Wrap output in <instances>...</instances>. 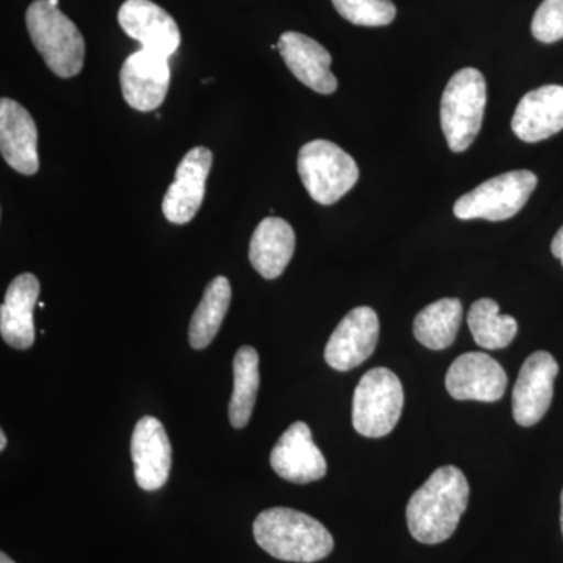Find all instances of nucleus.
Wrapping results in <instances>:
<instances>
[{
  "label": "nucleus",
  "instance_id": "f257e3e1",
  "mask_svg": "<svg viewBox=\"0 0 563 563\" xmlns=\"http://www.w3.org/2000/svg\"><path fill=\"white\" fill-rule=\"evenodd\" d=\"M470 501V485L457 466L446 465L413 493L407 504V526L417 542H446L461 523Z\"/></svg>",
  "mask_w": 563,
  "mask_h": 563
},
{
  "label": "nucleus",
  "instance_id": "f03ea898",
  "mask_svg": "<svg viewBox=\"0 0 563 563\" xmlns=\"http://www.w3.org/2000/svg\"><path fill=\"white\" fill-rule=\"evenodd\" d=\"M254 537L263 551L284 562H320L335 544L320 521L288 507L263 510L255 518Z\"/></svg>",
  "mask_w": 563,
  "mask_h": 563
},
{
  "label": "nucleus",
  "instance_id": "7ed1b4c3",
  "mask_svg": "<svg viewBox=\"0 0 563 563\" xmlns=\"http://www.w3.org/2000/svg\"><path fill=\"white\" fill-rule=\"evenodd\" d=\"M25 22L47 68L62 79L76 77L85 63V40L77 25L49 0H35L29 7Z\"/></svg>",
  "mask_w": 563,
  "mask_h": 563
},
{
  "label": "nucleus",
  "instance_id": "20e7f679",
  "mask_svg": "<svg viewBox=\"0 0 563 563\" xmlns=\"http://www.w3.org/2000/svg\"><path fill=\"white\" fill-rule=\"evenodd\" d=\"M487 84L481 70L463 68L448 81L440 107V121L448 146L463 152L472 146L483 128Z\"/></svg>",
  "mask_w": 563,
  "mask_h": 563
},
{
  "label": "nucleus",
  "instance_id": "39448f33",
  "mask_svg": "<svg viewBox=\"0 0 563 563\" xmlns=\"http://www.w3.org/2000/svg\"><path fill=\"white\" fill-rule=\"evenodd\" d=\"M298 173L313 201L322 206L339 202L361 177L354 158L328 140L303 144L298 155Z\"/></svg>",
  "mask_w": 563,
  "mask_h": 563
},
{
  "label": "nucleus",
  "instance_id": "423d86ee",
  "mask_svg": "<svg viewBox=\"0 0 563 563\" xmlns=\"http://www.w3.org/2000/svg\"><path fill=\"white\" fill-rule=\"evenodd\" d=\"M404 407L401 380L388 368L369 369L352 401V424L366 439L388 435L398 424Z\"/></svg>",
  "mask_w": 563,
  "mask_h": 563
},
{
  "label": "nucleus",
  "instance_id": "0eeeda50",
  "mask_svg": "<svg viewBox=\"0 0 563 563\" xmlns=\"http://www.w3.org/2000/svg\"><path fill=\"white\" fill-rule=\"evenodd\" d=\"M537 184L536 174L526 169L499 174L459 198L454 203V214L463 221L509 220L523 209Z\"/></svg>",
  "mask_w": 563,
  "mask_h": 563
},
{
  "label": "nucleus",
  "instance_id": "6e6552de",
  "mask_svg": "<svg viewBox=\"0 0 563 563\" xmlns=\"http://www.w3.org/2000/svg\"><path fill=\"white\" fill-rule=\"evenodd\" d=\"M379 318L372 307H355L325 344L324 358L336 372H351L368 361L379 342Z\"/></svg>",
  "mask_w": 563,
  "mask_h": 563
},
{
  "label": "nucleus",
  "instance_id": "1a4fd4ad",
  "mask_svg": "<svg viewBox=\"0 0 563 563\" xmlns=\"http://www.w3.org/2000/svg\"><path fill=\"white\" fill-rule=\"evenodd\" d=\"M558 374L559 363L550 352L537 351L526 358L512 393V412L518 424L531 428L547 415Z\"/></svg>",
  "mask_w": 563,
  "mask_h": 563
},
{
  "label": "nucleus",
  "instance_id": "9d476101",
  "mask_svg": "<svg viewBox=\"0 0 563 563\" xmlns=\"http://www.w3.org/2000/svg\"><path fill=\"white\" fill-rule=\"evenodd\" d=\"M120 81L122 96L132 109L157 110L172 84L169 58L144 49L133 52L122 63Z\"/></svg>",
  "mask_w": 563,
  "mask_h": 563
},
{
  "label": "nucleus",
  "instance_id": "9b49d317",
  "mask_svg": "<svg viewBox=\"0 0 563 563\" xmlns=\"http://www.w3.org/2000/svg\"><path fill=\"white\" fill-rule=\"evenodd\" d=\"M446 390L457 401L496 402L507 388L501 365L484 352H466L446 373Z\"/></svg>",
  "mask_w": 563,
  "mask_h": 563
},
{
  "label": "nucleus",
  "instance_id": "f8f14e48",
  "mask_svg": "<svg viewBox=\"0 0 563 563\" xmlns=\"http://www.w3.org/2000/svg\"><path fill=\"white\" fill-rule=\"evenodd\" d=\"M274 472L292 484H310L328 473V462L313 442L312 431L302 421L292 422L274 444L269 455Z\"/></svg>",
  "mask_w": 563,
  "mask_h": 563
},
{
  "label": "nucleus",
  "instance_id": "ddd939ff",
  "mask_svg": "<svg viewBox=\"0 0 563 563\" xmlns=\"http://www.w3.org/2000/svg\"><path fill=\"white\" fill-rule=\"evenodd\" d=\"M213 163V154L207 147H192L176 169V179L169 185L162 210L173 224H187L196 217L206 196V184Z\"/></svg>",
  "mask_w": 563,
  "mask_h": 563
},
{
  "label": "nucleus",
  "instance_id": "4468645a",
  "mask_svg": "<svg viewBox=\"0 0 563 563\" xmlns=\"http://www.w3.org/2000/svg\"><path fill=\"white\" fill-rule=\"evenodd\" d=\"M122 31L139 41L141 49L169 58L180 46V31L168 11L151 0H125L118 13Z\"/></svg>",
  "mask_w": 563,
  "mask_h": 563
},
{
  "label": "nucleus",
  "instance_id": "2eb2a0df",
  "mask_svg": "<svg viewBox=\"0 0 563 563\" xmlns=\"http://www.w3.org/2000/svg\"><path fill=\"white\" fill-rule=\"evenodd\" d=\"M131 454L136 484L146 492L161 490L172 472L173 450L165 426L143 417L133 429Z\"/></svg>",
  "mask_w": 563,
  "mask_h": 563
},
{
  "label": "nucleus",
  "instance_id": "dca6fc26",
  "mask_svg": "<svg viewBox=\"0 0 563 563\" xmlns=\"http://www.w3.org/2000/svg\"><path fill=\"white\" fill-rule=\"evenodd\" d=\"M0 152L14 172L24 176L38 173V129L32 114L9 98L0 101Z\"/></svg>",
  "mask_w": 563,
  "mask_h": 563
},
{
  "label": "nucleus",
  "instance_id": "f3484780",
  "mask_svg": "<svg viewBox=\"0 0 563 563\" xmlns=\"http://www.w3.org/2000/svg\"><path fill=\"white\" fill-rule=\"evenodd\" d=\"M277 49L292 76L310 90L320 95H332L339 81L331 70L332 55L310 36L298 32H285Z\"/></svg>",
  "mask_w": 563,
  "mask_h": 563
},
{
  "label": "nucleus",
  "instance_id": "a211bd4d",
  "mask_svg": "<svg viewBox=\"0 0 563 563\" xmlns=\"http://www.w3.org/2000/svg\"><path fill=\"white\" fill-rule=\"evenodd\" d=\"M515 135L539 143L563 131V87L544 85L521 98L512 118Z\"/></svg>",
  "mask_w": 563,
  "mask_h": 563
},
{
  "label": "nucleus",
  "instance_id": "6ab92c4d",
  "mask_svg": "<svg viewBox=\"0 0 563 563\" xmlns=\"http://www.w3.org/2000/svg\"><path fill=\"white\" fill-rule=\"evenodd\" d=\"M40 280L31 273L11 282L5 301L0 307V333L14 350H29L35 343L33 312L40 296Z\"/></svg>",
  "mask_w": 563,
  "mask_h": 563
},
{
  "label": "nucleus",
  "instance_id": "aec40b11",
  "mask_svg": "<svg viewBox=\"0 0 563 563\" xmlns=\"http://www.w3.org/2000/svg\"><path fill=\"white\" fill-rule=\"evenodd\" d=\"M296 235L282 218H265L255 229L250 243V262L265 279L284 274L295 254Z\"/></svg>",
  "mask_w": 563,
  "mask_h": 563
},
{
  "label": "nucleus",
  "instance_id": "412c9836",
  "mask_svg": "<svg viewBox=\"0 0 563 563\" xmlns=\"http://www.w3.org/2000/svg\"><path fill=\"white\" fill-rule=\"evenodd\" d=\"M463 317L462 302L455 298H444L429 303L417 314L413 321V335L432 351L450 347L461 329Z\"/></svg>",
  "mask_w": 563,
  "mask_h": 563
},
{
  "label": "nucleus",
  "instance_id": "4be33fe9",
  "mask_svg": "<svg viewBox=\"0 0 563 563\" xmlns=\"http://www.w3.org/2000/svg\"><path fill=\"white\" fill-rule=\"evenodd\" d=\"M232 301V287L228 277L218 276L207 285L202 301L195 310L188 339L192 350H206L220 332L222 321Z\"/></svg>",
  "mask_w": 563,
  "mask_h": 563
},
{
  "label": "nucleus",
  "instance_id": "5701e85b",
  "mask_svg": "<svg viewBox=\"0 0 563 563\" xmlns=\"http://www.w3.org/2000/svg\"><path fill=\"white\" fill-rule=\"evenodd\" d=\"M258 362L257 351L251 346L240 347L233 358V393L229 404V420L235 429L246 428L254 412L261 387Z\"/></svg>",
  "mask_w": 563,
  "mask_h": 563
},
{
  "label": "nucleus",
  "instance_id": "b1692460",
  "mask_svg": "<svg viewBox=\"0 0 563 563\" xmlns=\"http://www.w3.org/2000/svg\"><path fill=\"white\" fill-rule=\"evenodd\" d=\"M468 328L474 342L484 350H504L514 342L518 322L510 314L499 313V306L493 299H477L468 312Z\"/></svg>",
  "mask_w": 563,
  "mask_h": 563
},
{
  "label": "nucleus",
  "instance_id": "393cba45",
  "mask_svg": "<svg viewBox=\"0 0 563 563\" xmlns=\"http://www.w3.org/2000/svg\"><path fill=\"white\" fill-rule=\"evenodd\" d=\"M332 3L340 16L362 27H384L398 13L391 0H332Z\"/></svg>",
  "mask_w": 563,
  "mask_h": 563
},
{
  "label": "nucleus",
  "instance_id": "a878e982",
  "mask_svg": "<svg viewBox=\"0 0 563 563\" xmlns=\"http://www.w3.org/2000/svg\"><path fill=\"white\" fill-rule=\"evenodd\" d=\"M533 38L544 44L563 40V0H543L533 14Z\"/></svg>",
  "mask_w": 563,
  "mask_h": 563
},
{
  "label": "nucleus",
  "instance_id": "bb28decb",
  "mask_svg": "<svg viewBox=\"0 0 563 563\" xmlns=\"http://www.w3.org/2000/svg\"><path fill=\"white\" fill-rule=\"evenodd\" d=\"M551 251H553L554 257L559 258L563 265V228L559 229V232L555 233L553 243H551Z\"/></svg>",
  "mask_w": 563,
  "mask_h": 563
},
{
  "label": "nucleus",
  "instance_id": "cd10ccee",
  "mask_svg": "<svg viewBox=\"0 0 563 563\" xmlns=\"http://www.w3.org/2000/svg\"><path fill=\"white\" fill-rule=\"evenodd\" d=\"M7 448V435L5 432H0V451H5Z\"/></svg>",
  "mask_w": 563,
  "mask_h": 563
},
{
  "label": "nucleus",
  "instance_id": "c85d7f7f",
  "mask_svg": "<svg viewBox=\"0 0 563 563\" xmlns=\"http://www.w3.org/2000/svg\"><path fill=\"white\" fill-rule=\"evenodd\" d=\"M0 563H16L13 559H10L5 553L0 554Z\"/></svg>",
  "mask_w": 563,
  "mask_h": 563
},
{
  "label": "nucleus",
  "instance_id": "c756f323",
  "mask_svg": "<svg viewBox=\"0 0 563 563\" xmlns=\"http://www.w3.org/2000/svg\"><path fill=\"white\" fill-rule=\"evenodd\" d=\"M561 526H562V533H563V490L561 495Z\"/></svg>",
  "mask_w": 563,
  "mask_h": 563
},
{
  "label": "nucleus",
  "instance_id": "7c9ffc66",
  "mask_svg": "<svg viewBox=\"0 0 563 563\" xmlns=\"http://www.w3.org/2000/svg\"><path fill=\"white\" fill-rule=\"evenodd\" d=\"M49 2L52 5L58 7V2H60V0H49Z\"/></svg>",
  "mask_w": 563,
  "mask_h": 563
}]
</instances>
